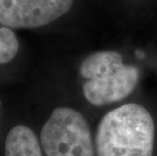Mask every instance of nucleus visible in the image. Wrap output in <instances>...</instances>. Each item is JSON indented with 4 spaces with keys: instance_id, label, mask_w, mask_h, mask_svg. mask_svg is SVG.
<instances>
[{
    "instance_id": "obj_4",
    "label": "nucleus",
    "mask_w": 157,
    "mask_h": 156,
    "mask_svg": "<svg viewBox=\"0 0 157 156\" xmlns=\"http://www.w3.org/2000/svg\"><path fill=\"white\" fill-rule=\"evenodd\" d=\"M74 0H0V25L34 29L49 25L71 8Z\"/></svg>"
},
{
    "instance_id": "obj_2",
    "label": "nucleus",
    "mask_w": 157,
    "mask_h": 156,
    "mask_svg": "<svg viewBox=\"0 0 157 156\" xmlns=\"http://www.w3.org/2000/svg\"><path fill=\"white\" fill-rule=\"evenodd\" d=\"M79 73L84 79V98L94 107L109 105L127 98L140 79L138 67L125 64L119 52L109 50L87 56L80 65Z\"/></svg>"
},
{
    "instance_id": "obj_1",
    "label": "nucleus",
    "mask_w": 157,
    "mask_h": 156,
    "mask_svg": "<svg viewBox=\"0 0 157 156\" xmlns=\"http://www.w3.org/2000/svg\"><path fill=\"white\" fill-rule=\"evenodd\" d=\"M95 156H155L157 124L151 112L137 102L112 108L93 131Z\"/></svg>"
},
{
    "instance_id": "obj_3",
    "label": "nucleus",
    "mask_w": 157,
    "mask_h": 156,
    "mask_svg": "<svg viewBox=\"0 0 157 156\" xmlns=\"http://www.w3.org/2000/svg\"><path fill=\"white\" fill-rule=\"evenodd\" d=\"M41 145L45 156H95L94 136L79 111L56 108L43 125Z\"/></svg>"
},
{
    "instance_id": "obj_5",
    "label": "nucleus",
    "mask_w": 157,
    "mask_h": 156,
    "mask_svg": "<svg viewBox=\"0 0 157 156\" xmlns=\"http://www.w3.org/2000/svg\"><path fill=\"white\" fill-rule=\"evenodd\" d=\"M43 152L41 141L28 126H15L6 136L4 156H44Z\"/></svg>"
},
{
    "instance_id": "obj_6",
    "label": "nucleus",
    "mask_w": 157,
    "mask_h": 156,
    "mask_svg": "<svg viewBox=\"0 0 157 156\" xmlns=\"http://www.w3.org/2000/svg\"><path fill=\"white\" fill-rule=\"evenodd\" d=\"M19 49V43L10 28H0V64L12 61Z\"/></svg>"
}]
</instances>
